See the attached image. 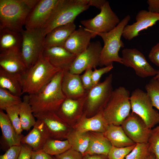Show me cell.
<instances>
[{
    "label": "cell",
    "instance_id": "obj_38",
    "mask_svg": "<svg viewBox=\"0 0 159 159\" xmlns=\"http://www.w3.org/2000/svg\"><path fill=\"white\" fill-rule=\"evenodd\" d=\"M135 145L121 148L112 146L107 155L108 159H124L133 149Z\"/></svg>",
    "mask_w": 159,
    "mask_h": 159
},
{
    "label": "cell",
    "instance_id": "obj_26",
    "mask_svg": "<svg viewBox=\"0 0 159 159\" xmlns=\"http://www.w3.org/2000/svg\"><path fill=\"white\" fill-rule=\"evenodd\" d=\"M88 148L83 156L87 155H107L112 146L103 133L90 132Z\"/></svg>",
    "mask_w": 159,
    "mask_h": 159
},
{
    "label": "cell",
    "instance_id": "obj_11",
    "mask_svg": "<svg viewBox=\"0 0 159 159\" xmlns=\"http://www.w3.org/2000/svg\"><path fill=\"white\" fill-rule=\"evenodd\" d=\"M122 54V64L132 68L138 77L143 78L154 77L159 73V70L154 68L144 54L137 49L125 48Z\"/></svg>",
    "mask_w": 159,
    "mask_h": 159
},
{
    "label": "cell",
    "instance_id": "obj_37",
    "mask_svg": "<svg viewBox=\"0 0 159 159\" xmlns=\"http://www.w3.org/2000/svg\"><path fill=\"white\" fill-rule=\"evenodd\" d=\"M150 150L155 156V159H159V125L151 129L148 142Z\"/></svg>",
    "mask_w": 159,
    "mask_h": 159
},
{
    "label": "cell",
    "instance_id": "obj_4",
    "mask_svg": "<svg viewBox=\"0 0 159 159\" xmlns=\"http://www.w3.org/2000/svg\"><path fill=\"white\" fill-rule=\"evenodd\" d=\"M90 6L89 0H58L48 21L40 29L45 36L54 29L74 22Z\"/></svg>",
    "mask_w": 159,
    "mask_h": 159
},
{
    "label": "cell",
    "instance_id": "obj_41",
    "mask_svg": "<svg viewBox=\"0 0 159 159\" xmlns=\"http://www.w3.org/2000/svg\"><path fill=\"white\" fill-rule=\"evenodd\" d=\"M21 148V144L10 147L4 154L0 155V159H18Z\"/></svg>",
    "mask_w": 159,
    "mask_h": 159
},
{
    "label": "cell",
    "instance_id": "obj_42",
    "mask_svg": "<svg viewBox=\"0 0 159 159\" xmlns=\"http://www.w3.org/2000/svg\"><path fill=\"white\" fill-rule=\"evenodd\" d=\"M54 156L57 159H83V157L81 153L71 148Z\"/></svg>",
    "mask_w": 159,
    "mask_h": 159
},
{
    "label": "cell",
    "instance_id": "obj_25",
    "mask_svg": "<svg viewBox=\"0 0 159 159\" xmlns=\"http://www.w3.org/2000/svg\"><path fill=\"white\" fill-rule=\"evenodd\" d=\"M0 88L20 97L23 94L22 74L9 72L0 67Z\"/></svg>",
    "mask_w": 159,
    "mask_h": 159
},
{
    "label": "cell",
    "instance_id": "obj_15",
    "mask_svg": "<svg viewBox=\"0 0 159 159\" xmlns=\"http://www.w3.org/2000/svg\"><path fill=\"white\" fill-rule=\"evenodd\" d=\"M58 1L39 0L27 18L25 29H41L49 18Z\"/></svg>",
    "mask_w": 159,
    "mask_h": 159
},
{
    "label": "cell",
    "instance_id": "obj_17",
    "mask_svg": "<svg viewBox=\"0 0 159 159\" xmlns=\"http://www.w3.org/2000/svg\"><path fill=\"white\" fill-rule=\"evenodd\" d=\"M135 20L132 24L125 27L122 36L125 39L131 40L138 36L140 31L155 25L159 21V14L142 10L137 14Z\"/></svg>",
    "mask_w": 159,
    "mask_h": 159
},
{
    "label": "cell",
    "instance_id": "obj_19",
    "mask_svg": "<svg viewBox=\"0 0 159 159\" xmlns=\"http://www.w3.org/2000/svg\"><path fill=\"white\" fill-rule=\"evenodd\" d=\"M42 55L52 65L64 71L69 70L76 57L62 47L45 48Z\"/></svg>",
    "mask_w": 159,
    "mask_h": 159
},
{
    "label": "cell",
    "instance_id": "obj_36",
    "mask_svg": "<svg viewBox=\"0 0 159 159\" xmlns=\"http://www.w3.org/2000/svg\"><path fill=\"white\" fill-rule=\"evenodd\" d=\"M19 105L8 107L5 110L16 133L18 135H21L23 130L19 116Z\"/></svg>",
    "mask_w": 159,
    "mask_h": 159
},
{
    "label": "cell",
    "instance_id": "obj_5",
    "mask_svg": "<svg viewBox=\"0 0 159 159\" xmlns=\"http://www.w3.org/2000/svg\"><path fill=\"white\" fill-rule=\"evenodd\" d=\"M130 19V15H127L112 30L107 33L97 34L104 43L100 56V66H107L113 64V62L122 64V58L118 54L120 48L125 46L121 37L125 27Z\"/></svg>",
    "mask_w": 159,
    "mask_h": 159
},
{
    "label": "cell",
    "instance_id": "obj_14",
    "mask_svg": "<svg viewBox=\"0 0 159 159\" xmlns=\"http://www.w3.org/2000/svg\"><path fill=\"white\" fill-rule=\"evenodd\" d=\"M86 95L76 99L66 97L55 113L66 123L73 127L84 113Z\"/></svg>",
    "mask_w": 159,
    "mask_h": 159
},
{
    "label": "cell",
    "instance_id": "obj_40",
    "mask_svg": "<svg viewBox=\"0 0 159 159\" xmlns=\"http://www.w3.org/2000/svg\"><path fill=\"white\" fill-rule=\"evenodd\" d=\"M92 69L90 68L87 69L82 75H80L83 87L86 91L90 90L93 87L92 79L93 71Z\"/></svg>",
    "mask_w": 159,
    "mask_h": 159
},
{
    "label": "cell",
    "instance_id": "obj_49",
    "mask_svg": "<svg viewBox=\"0 0 159 159\" xmlns=\"http://www.w3.org/2000/svg\"><path fill=\"white\" fill-rule=\"evenodd\" d=\"M146 159H155V156L152 153Z\"/></svg>",
    "mask_w": 159,
    "mask_h": 159
},
{
    "label": "cell",
    "instance_id": "obj_39",
    "mask_svg": "<svg viewBox=\"0 0 159 159\" xmlns=\"http://www.w3.org/2000/svg\"><path fill=\"white\" fill-rule=\"evenodd\" d=\"M113 68V64H112L98 69L96 68L95 69L92 73L93 87L99 82V81L102 75L110 71Z\"/></svg>",
    "mask_w": 159,
    "mask_h": 159
},
{
    "label": "cell",
    "instance_id": "obj_7",
    "mask_svg": "<svg viewBox=\"0 0 159 159\" xmlns=\"http://www.w3.org/2000/svg\"><path fill=\"white\" fill-rule=\"evenodd\" d=\"M112 75L110 74L104 80L87 91L84 112L87 117L102 111L107 102L113 90Z\"/></svg>",
    "mask_w": 159,
    "mask_h": 159
},
{
    "label": "cell",
    "instance_id": "obj_28",
    "mask_svg": "<svg viewBox=\"0 0 159 159\" xmlns=\"http://www.w3.org/2000/svg\"><path fill=\"white\" fill-rule=\"evenodd\" d=\"M103 133L112 145L117 148L129 147L136 144L127 135L121 125L109 124Z\"/></svg>",
    "mask_w": 159,
    "mask_h": 159
},
{
    "label": "cell",
    "instance_id": "obj_27",
    "mask_svg": "<svg viewBox=\"0 0 159 159\" xmlns=\"http://www.w3.org/2000/svg\"><path fill=\"white\" fill-rule=\"evenodd\" d=\"M0 127L2 137L8 149L15 145H20L22 135L16 133L7 115L3 110H0Z\"/></svg>",
    "mask_w": 159,
    "mask_h": 159
},
{
    "label": "cell",
    "instance_id": "obj_10",
    "mask_svg": "<svg viewBox=\"0 0 159 159\" xmlns=\"http://www.w3.org/2000/svg\"><path fill=\"white\" fill-rule=\"evenodd\" d=\"M130 100L132 112L142 119L149 128L159 123V112L153 108L146 92L136 88L130 95Z\"/></svg>",
    "mask_w": 159,
    "mask_h": 159
},
{
    "label": "cell",
    "instance_id": "obj_3",
    "mask_svg": "<svg viewBox=\"0 0 159 159\" xmlns=\"http://www.w3.org/2000/svg\"><path fill=\"white\" fill-rule=\"evenodd\" d=\"M61 70L52 65L42 55L22 74L23 94L31 95L38 92Z\"/></svg>",
    "mask_w": 159,
    "mask_h": 159
},
{
    "label": "cell",
    "instance_id": "obj_18",
    "mask_svg": "<svg viewBox=\"0 0 159 159\" xmlns=\"http://www.w3.org/2000/svg\"><path fill=\"white\" fill-rule=\"evenodd\" d=\"M0 66L7 72L22 74L27 69L21 49L18 47L12 48L0 52Z\"/></svg>",
    "mask_w": 159,
    "mask_h": 159
},
{
    "label": "cell",
    "instance_id": "obj_30",
    "mask_svg": "<svg viewBox=\"0 0 159 159\" xmlns=\"http://www.w3.org/2000/svg\"><path fill=\"white\" fill-rule=\"evenodd\" d=\"M19 105V114L22 129L28 131L36 122L29 103L28 95L24 96L22 101Z\"/></svg>",
    "mask_w": 159,
    "mask_h": 159
},
{
    "label": "cell",
    "instance_id": "obj_32",
    "mask_svg": "<svg viewBox=\"0 0 159 159\" xmlns=\"http://www.w3.org/2000/svg\"><path fill=\"white\" fill-rule=\"evenodd\" d=\"M71 148V146L67 139L60 140L50 138L46 142L42 150L47 154L55 156Z\"/></svg>",
    "mask_w": 159,
    "mask_h": 159
},
{
    "label": "cell",
    "instance_id": "obj_45",
    "mask_svg": "<svg viewBox=\"0 0 159 159\" xmlns=\"http://www.w3.org/2000/svg\"><path fill=\"white\" fill-rule=\"evenodd\" d=\"M52 156L45 153L42 150H32L31 159H52Z\"/></svg>",
    "mask_w": 159,
    "mask_h": 159
},
{
    "label": "cell",
    "instance_id": "obj_43",
    "mask_svg": "<svg viewBox=\"0 0 159 159\" xmlns=\"http://www.w3.org/2000/svg\"><path fill=\"white\" fill-rule=\"evenodd\" d=\"M148 57L152 63L159 67V42L152 47Z\"/></svg>",
    "mask_w": 159,
    "mask_h": 159
},
{
    "label": "cell",
    "instance_id": "obj_34",
    "mask_svg": "<svg viewBox=\"0 0 159 159\" xmlns=\"http://www.w3.org/2000/svg\"><path fill=\"white\" fill-rule=\"evenodd\" d=\"M145 89L153 106L159 111V81L153 77L146 85Z\"/></svg>",
    "mask_w": 159,
    "mask_h": 159
},
{
    "label": "cell",
    "instance_id": "obj_31",
    "mask_svg": "<svg viewBox=\"0 0 159 159\" xmlns=\"http://www.w3.org/2000/svg\"><path fill=\"white\" fill-rule=\"evenodd\" d=\"M67 139L69 142L71 148L81 153L83 156L89 144V132H81L73 129Z\"/></svg>",
    "mask_w": 159,
    "mask_h": 159
},
{
    "label": "cell",
    "instance_id": "obj_50",
    "mask_svg": "<svg viewBox=\"0 0 159 159\" xmlns=\"http://www.w3.org/2000/svg\"><path fill=\"white\" fill-rule=\"evenodd\" d=\"M153 77L159 81V73Z\"/></svg>",
    "mask_w": 159,
    "mask_h": 159
},
{
    "label": "cell",
    "instance_id": "obj_8",
    "mask_svg": "<svg viewBox=\"0 0 159 159\" xmlns=\"http://www.w3.org/2000/svg\"><path fill=\"white\" fill-rule=\"evenodd\" d=\"M22 37V55L27 68L33 65L42 55L45 37L40 29H26L21 32Z\"/></svg>",
    "mask_w": 159,
    "mask_h": 159
},
{
    "label": "cell",
    "instance_id": "obj_16",
    "mask_svg": "<svg viewBox=\"0 0 159 159\" xmlns=\"http://www.w3.org/2000/svg\"><path fill=\"white\" fill-rule=\"evenodd\" d=\"M121 125L127 135L136 143H148L151 129L135 113L130 112Z\"/></svg>",
    "mask_w": 159,
    "mask_h": 159
},
{
    "label": "cell",
    "instance_id": "obj_2",
    "mask_svg": "<svg viewBox=\"0 0 159 159\" xmlns=\"http://www.w3.org/2000/svg\"><path fill=\"white\" fill-rule=\"evenodd\" d=\"M39 0H0V29L21 33L30 11Z\"/></svg>",
    "mask_w": 159,
    "mask_h": 159
},
{
    "label": "cell",
    "instance_id": "obj_33",
    "mask_svg": "<svg viewBox=\"0 0 159 159\" xmlns=\"http://www.w3.org/2000/svg\"><path fill=\"white\" fill-rule=\"evenodd\" d=\"M22 100L20 97L14 95L7 90L0 88V109L5 110L6 107L19 105Z\"/></svg>",
    "mask_w": 159,
    "mask_h": 159
},
{
    "label": "cell",
    "instance_id": "obj_47",
    "mask_svg": "<svg viewBox=\"0 0 159 159\" xmlns=\"http://www.w3.org/2000/svg\"><path fill=\"white\" fill-rule=\"evenodd\" d=\"M83 159H108L107 156L104 155H89L83 156Z\"/></svg>",
    "mask_w": 159,
    "mask_h": 159
},
{
    "label": "cell",
    "instance_id": "obj_23",
    "mask_svg": "<svg viewBox=\"0 0 159 159\" xmlns=\"http://www.w3.org/2000/svg\"><path fill=\"white\" fill-rule=\"evenodd\" d=\"M50 136L44 123L37 120L32 129L21 140V144H26L34 150H42L43 146Z\"/></svg>",
    "mask_w": 159,
    "mask_h": 159
},
{
    "label": "cell",
    "instance_id": "obj_51",
    "mask_svg": "<svg viewBox=\"0 0 159 159\" xmlns=\"http://www.w3.org/2000/svg\"><path fill=\"white\" fill-rule=\"evenodd\" d=\"M52 159H57L54 156H52Z\"/></svg>",
    "mask_w": 159,
    "mask_h": 159
},
{
    "label": "cell",
    "instance_id": "obj_46",
    "mask_svg": "<svg viewBox=\"0 0 159 159\" xmlns=\"http://www.w3.org/2000/svg\"><path fill=\"white\" fill-rule=\"evenodd\" d=\"M148 11L151 12L159 14V0H148Z\"/></svg>",
    "mask_w": 159,
    "mask_h": 159
},
{
    "label": "cell",
    "instance_id": "obj_21",
    "mask_svg": "<svg viewBox=\"0 0 159 159\" xmlns=\"http://www.w3.org/2000/svg\"><path fill=\"white\" fill-rule=\"evenodd\" d=\"M63 71L62 87L66 97L76 99L85 96L87 91L83 87L80 75L71 73L69 70Z\"/></svg>",
    "mask_w": 159,
    "mask_h": 159
},
{
    "label": "cell",
    "instance_id": "obj_13",
    "mask_svg": "<svg viewBox=\"0 0 159 159\" xmlns=\"http://www.w3.org/2000/svg\"><path fill=\"white\" fill-rule=\"evenodd\" d=\"M37 120L44 124L50 138L60 140L67 139L73 128L60 118L54 112L33 113Z\"/></svg>",
    "mask_w": 159,
    "mask_h": 159
},
{
    "label": "cell",
    "instance_id": "obj_48",
    "mask_svg": "<svg viewBox=\"0 0 159 159\" xmlns=\"http://www.w3.org/2000/svg\"><path fill=\"white\" fill-rule=\"evenodd\" d=\"M106 1L105 0H89V4L90 6H95L100 9Z\"/></svg>",
    "mask_w": 159,
    "mask_h": 159
},
{
    "label": "cell",
    "instance_id": "obj_6",
    "mask_svg": "<svg viewBox=\"0 0 159 159\" xmlns=\"http://www.w3.org/2000/svg\"><path fill=\"white\" fill-rule=\"evenodd\" d=\"M130 91L120 86L113 90L102 110L109 124L121 125L128 116L131 109Z\"/></svg>",
    "mask_w": 159,
    "mask_h": 159
},
{
    "label": "cell",
    "instance_id": "obj_29",
    "mask_svg": "<svg viewBox=\"0 0 159 159\" xmlns=\"http://www.w3.org/2000/svg\"><path fill=\"white\" fill-rule=\"evenodd\" d=\"M22 42L21 33L8 29H0V52L14 47L21 49Z\"/></svg>",
    "mask_w": 159,
    "mask_h": 159
},
{
    "label": "cell",
    "instance_id": "obj_24",
    "mask_svg": "<svg viewBox=\"0 0 159 159\" xmlns=\"http://www.w3.org/2000/svg\"><path fill=\"white\" fill-rule=\"evenodd\" d=\"M75 29L74 21L54 29L45 36L44 48L54 47H63L67 39Z\"/></svg>",
    "mask_w": 159,
    "mask_h": 159
},
{
    "label": "cell",
    "instance_id": "obj_20",
    "mask_svg": "<svg viewBox=\"0 0 159 159\" xmlns=\"http://www.w3.org/2000/svg\"><path fill=\"white\" fill-rule=\"evenodd\" d=\"M92 38L91 33L80 26L69 37L63 47L77 56L87 49Z\"/></svg>",
    "mask_w": 159,
    "mask_h": 159
},
{
    "label": "cell",
    "instance_id": "obj_22",
    "mask_svg": "<svg viewBox=\"0 0 159 159\" xmlns=\"http://www.w3.org/2000/svg\"><path fill=\"white\" fill-rule=\"evenodd\" d=\"M109 125L102 111L90 117H87L84 112L80 120L72 128L81 132H93L104 133Z\"/></svg>",
    "mask_w": 159,
    "mask_h": 159
},
{
    "label": "cell",
    "instance_id": "obj_12",
    "mask_svg": "<svg viewBox=\"0 0 159 159\" xmlns=\"http://www.w3.org/2000/svg\"><path fill=\"white\" fill-rule=\"evenodd\" d=\"M102 48L99 41L90 42L86 50L76 56L69 68V72L80 75L89 68L96 69L99 66Z\"/></svg>",
    "mask_w": 159,
    "mask_h": 159
},
{
    "label": "cell",
    "instance_id": "obj_9",
    "mask_svg": "<svg viewBox=\"0 0 159 159\" xmlns=\"http://www.w3.org/2000/svg\"><path fill=\"white\" fill-rule=\"evenodd\" d=\"M100 9V12L94 18L80 22L85 29L91 33L92 38H94L98 33L109 32L120 21L112 9L108 1H106Z\"/></svg>",
    "mask_w": 159,
    "mask_h": 159
},
{
    "label": "cell",
    "instance_id": "obj_44",
    "mask_svg": "<svg viewBox=\"0 0 159 159\" xmlns=\"http://www.w3.org/2000/svg\"><path fill=\"white\" fill-rule=\"evenodd\" d=\"M32 148L28 145L21 144V148L18 159H31Z\"/></svg>",
    "mask_w": 159,
    "mask_h": 159
},
{
    "label": "cell",
    "instance_id": "obj_1",
    "mask_svg": "<svg viewBox=\"0 0 159 159\" xmlns=\"http://www.w3.org/2000/svg\"><path fill=\"white\" fill-rule=\"evenodd\" d=\"M63 71L58 72L50 82L38 92L28 95L33 113L56 112L66 97L62 89Z\"/></svg>",
    "mask_w": 159,
    "mask_h": 159
},
{
    "label": "cell",
    "instance_id": "obj_35",
    "mask_svg": "<svg viewBox=\"0 0 159 159\" xmlns=\"http://www.w3.org/2000/svg\"><path fill=\"white\" fill-rule=\"evenodd\" d=\"M151 154L148 143H137L125 159H146Z\"/></svg>",
    "mask_w": 159,
    "mask_h": 159
}]
</instances>
